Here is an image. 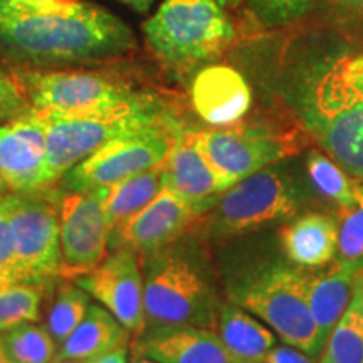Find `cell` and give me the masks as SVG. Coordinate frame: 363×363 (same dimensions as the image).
<instances>
[{
    "label": "cell",
    "instance_id": "cell-1",
    "mask_svg": "<svg viewBox=\"0 0 363 363\" xmlns=\"http://www.w3.org/2000/svg\"><path fill=\"white\" fill-rule=\"evenodd\" d=\"M246 57L261 88L363 182V49L333 27H310L256 40Z\"/></svg>",
    "mask_w": 363,
    "mask_h": 363
},
{
    "label": "cell",
    "instance_id": "cell-2",
    "mask_svg": "<svg viewBox=\"0 0 363 363\" xmlns=\"http://www.w3.org/2000/svg\"><path fill=\"white\" fill-rule=\"evenodd\" d=\"M135 34L106 9L83 0L24 7L0 0V52L21 65H61L123 56Z\"/></svg>",
    "mask_w": 363,
    "mask_h": 363
},
{
    "label": "cell",
    "instance_id": "cell-3",
    "mask_svg": "<svg viewBox=\"0 0 363 363\" xmlns=\"http://www.w3.org/2000/svg\"><path fill=\"white\" fill-rule=\"evenodd\" d=\"M143 271L145 330L216 326L220 303L201 249L179 238L140 257Z\"/></svg>",
    "mask_w": 363,
    "mask_h": 363
},
{
    "label": "cell",
    "instance_id": "cell-4",
    "mask_svg": "<svg viewBox=\"0 0 363 363\" xmlns=\"http://www.w3.org/2000/svg\"><path fill=\"white\" fill-rule=\"evenodd\" d=\"M310 278L306 267L278 262L234 281L229 294L233 303L259 318L283 343L318 358L325 342L308 303Z\"/></svg>",
    "mask_w": 363,
    "mask_h": 363
},
{
    "label": "cell",
    "instance_id": "cell-5",
    "mask_svg": "<svg viewBox=\"0 0 363 363\" xmlns=\"http://www.w3.org/2000/svg\"><path fill=\"white\" fill-rule=\"evenodd\" d=\"M143 30L157 56L184 72L214 61L235 39L233 22L217 0H163Z\"/></svg>",
    "mask_w": 363,
    "mask_h": 363
},
{
    "label": "cell",
    "instance_id": "cell-6",
    "mask_svg": "<svg viewBox=\"0 0 363 363\" xmlns=\"http://www.w3.org/2000/svg\"><path fill=\"white\" fill-rule=\"evenodd\" d=\"M13 81L30 108L56 115H108L162 103L152 94L96 72L19 69L13 72Z\"/></svg>",
    "mask_w": 363,
    "mask_h": 363
},
{
    "label": "cell",
    "instance_id": "cell-7",
    "mask_svg": "<svg viewBox=\"0 0 363 363\" xmlns=\"http://www.w3.org/2000/svg\"><path fill=\"white\" fill-rule=\"evenodd\" d=\"M179 126L170 115L111 140L61 177L67 192H99L169 157Z\"/></svg>",
    "mask_w": 363,
    "mask_h": 363
},
{
    "label": "cell",
    "instance_id": "cell-8",
    "mask_svg": "<svg viewBox=\"0 0 363 363\" xmlns=\"http://www.w3.org/2000/svg\"><path fill=\"white\" fill-rule=\"evenodd\" d=\"M35 111L43 118L45 126V145H48L45 167H48L49 185L61 180L66 172L93 155L103 145L169 115L163 110L162 103L136 108V110L108 113V115L67 116Z\"/></svg>",
    "mask_w": 363,
    "mask_h": 363
},
{
    "label": "cell",
    "instance_id": "cell-9",
    "mask_svg": "<svg viewBox=\"0 0 363 363\" xmlns=\"http://www.w3.org/2000/svg\"><path fill=\"white\" fill-rule=\"evenodd\" d=\"M49 187L4 195L13 252L24 281H44L61 269V197Z\"/></svg>",
    "mask_w": 363,
    "mask_h": 363
},
{
    "label": "cell",
    "instance_id": "cell-10",
    "mask_svg": "<svg viewBox=\"0 0 363 363\" xmlns=\"http://www.w3.org/2000/svg\"><path fill=\"white\" fill-rule=\"evenodd\" d=\"M299 197L281 172L262 169L220 194L206 214L214 238H234L298 214ZM203 214V216H206Z\"/></svg>",
    "mask_w": 363,
    "mask_h": 363
},
{
    "label": "cell",
    "instance_id": "cell-11",
    "mask_svg": "<svg viewBox=\"0 0 363 363\" xmlns=\"http://www.w3.org/2000/svg\"><path fill=\"white\" fill-rule=\"evenodd\" d=\"M194 135L225 189L294 153L291 142L262 126L230 125L194 130Z\"/></svg>",
    "mask_w": 363,
    "mask_h": 363
},
{
    "label": "cell",
    "instance_id": "cell-12",
    "mask_svg": "<svg viewBox=\"0 0 363 363\" xmlns=\"http://www.w3.org/2000/svg\"><path fill=\"white\" fill-rule=\"evenodd\" d=\"M71 281L106 308L131 337H140L147 328L143 271L136 252L125 247L111 249L93 271Z\"/></svg>",
    "mask_w": 363,
    "mask_h": 363
},
{
    "label": "cell",
    "instance_id": "cell-13",
    "mask_svg": "<svg viewBox=\"0 0 363 363\" xmlns=\"http://www.w3.org/2000/svg\"><path fill=\"white\" fill-rule=\"evenodd\" d=\"M110 242V227L101 192H69L61 197V269L59 276L74 279L101 262Z\"/></svg>",
    "mask_w": 363,
    "mask_h": 363
},
{
    "label": "cell",
    "instance_id": "cell-14",
    "mask_svg": "<svg viewBox=\"0 0 363 363\" xmlns=\"http://www.w3.org/2000/svg\"><path fill=\"white\" fill-rule=\"evenodd\" d=\"M43 118L34 108L0 123V179L11 192L49 187Z\"/></svg>",
    "mask_w": 363,
    "mask_h": 363
},
{
    "label": "cell",
    "instance_id": "cell-15",
    "mask_svg": "<svg viewBox=\"0 0 363 363\" xmlns=\"http://www.w3.org/2000/svg\"><path fill=\"white\" fill-rule=\"evenodd\" d=\"M197 212L167 187L138 214L110 233L108 247H125L140 257L160 251L174 242L199 219Z\"/></svg>",
    "mask_w": 363,
    "mask_h": 363
},
{
    "label": "cell",
    "instance_id": "cell-16",
    "mask_svg": "<svg viewBox=\"0 0 363 363\" xmlns=\"http://www.w3.org/2000/svg\"><path fill=\"white\" fill-rule=\"evenodd\" d=\"M163 177L165 187L179 195L201 217L227 190L195 142L194 130L177 128L174 145L163 162Z\"/></svg>",
    "mask_w": 363,
    "mask_h": 363
},
{
    "label": "cell",
    "instance_id": "cell-17",
    "mask_svg": "<svg viewBox=\"0 0 363 363\" xmlns=\"http://www.w3.org/2000/svg\"><path fill=\"white\" fill-rule=\"evenodd\" d=\"M136 338L135 352L158 363H249L235 355L211 328H155L145 330Z\"/></svg>",
    "mask_w": 363,
    "mask_h": 363
},
{
    "label": "cell",
    "instance_id": "cell-18",
    "mask_svg": "<svg viewBox=\"0 0 363 363\" xmlns=\"http://www.w3.org/2000/svg\"><path fill=\"white\" fill-rule=\"evenodd\" d=\"M190 93L195 113L214 128L235 125L252 103L246 76L227 65L202 67L195 74Z\"/></svg>",
    "mask_w": 363,
    "mask_h": 363
},
{
    "label": "cell",
    "instance_id": "cell-19",
    "mask_svg": "<svg viewBox=\"0 0 363 363\" xmlns=\"http://www.w3.org/2000/svg\"><path fill=\"white\" fill-rule=\"evenodd\" d=\"M279 239L293 264L306 269L325 267L337 257L338 220L321 212H310L286 224Z\"/></svg>",
    "mask_w": 363,
    "mask_h": 363
},
{
    "label": "cell",
    "instance_id": "cell-20",
    "mask_svg": "<svg viewBox=\"0 0 363 363\" xmlns=\"http://www.w3.org/2000/svg\"><path fill=\"white\" fill-rule=\"evenodd\" d=\"M130 331L106 308L91 303L76 330L59 345L56 360L91 362L130 342Z\"/></svg>",
    "mask_w": 363,
    "mask_h": 363
},
{
    "label": "cell",
    "instance_id": "cell-21",
    "mask_svg": "<svg viewBox=\"0 0 363 363\" xmlns=\"http://www.w3.org/2000/svg\"><path fill=\"white\" fill-rule=\"evenodd\" d=\"M357 276L358 271L342 264L337 259L330 262L323 271H311L310 283H308V303L323 342H326L331 330L350 306L355 293Z\"/></svg>",
    "mask_w": 363,
    "mask_h": 363
},
{
    "label": "cell",
    "instance_id": "cell-22",
    "mask_svg": "<svg viewBox=\"0 0 363 363\" xmlns=\"http://www.w3.org/2000/svg\"><path fill=\"white\" fill-rule=\"evenodd\" d=\"M216 328L222 342L249 363H261L276 345L274 331L235 303L220 306Z\"/></svg>",
    "mask_w": 363,
    "mask_h": 363
},
{
    "label": "cell",
    "instance_id": "cell-23",
    "mask_svg": "<svg viewBox=\"0 0 363 363\" xmlns=\"http://www.w3.org/2000/svg\"><path fill=\"white\" fill-rule=\"evenodd\" d=\"M165 187L163 163L99 190L110 233L147 207Z\"/></svg>",
    "mask_w": 363,
    "mask_h": 363
},
{
    "label": "cell",
    "instance_id": "cell-24",
    "mask_svg": "<svg viewBox=\"0 0 363 363\" xmlns=\"http://www.w3.org/2000/svg\"><path fill=\"white\" fill-rule=\"evenodd\" d=\"M318 363H363V271L357 276L350 306L326 338Z\"/></svg>",
    "mask_w": 363,
    "mask_h": 363
},
{
    "label": "cell",
    "instance_id": "cell-25",
    "mask_svg": "<svg viewBox=\"0 0 363 363\" xmlns=\"http://www.w3.org/2000/svg\"><path fill=\"white\" fill-rule=\"evenodd\" d=\"M89 299V294L71 279L56 288L45 313V328L52 335L57 348L81 323L91 306Z\"/></svg>",
    "mask_w": 363,
    "mask_h": 363
},
{
    "label": "cell",
    "instance_id": "cell-26",
    "mask_svg": "<svg viewBox=\"0 0 363 363\" xmlns=\"http://www.w3.org/2000/svg\"><path fill=\"white\" fill-rule=\"evenodd\" d=\"M306 170L318 192L338 207H350L357 203L362 182L347 174L328 155L313 150L308 155Z\"/></svg>",
    "mask_w": 363,
    "mask_h": 363
},
{
    "label": "cell",
    "instance_id": "cell-27",
    "mask_svg": "<svg viewBox=\"0 0 363 363\" xmlns=\"http://www.w3.org/2000/svg\"><path fill=\"white\" fill-rule=\"evenodd\" d=\"M0 342L13 363H52L57 355V343L38 321L2 331Z\"/></svg>",
    "mask_w": 363,
    "mask_h": 363
},
{
    "label": "cell",
    "instance_id": "cell-28",
    "mask_svg": "<svg viewBox=\"0 0 363 363\" xmlns=\"http://www.w3.org/2000/svg\"><path fill=\"white\" fill-rule=\"evenodd\" d=\"M44 284L21 281L0 289V333L40 320Z\"/></svg>",
    "mask_w": 363,
    "mask_h": 363
},
{
    "label": "cell",
    "instance_id": "cell-29",
    "mask_svg": "<svg viewBox=\"0 0 363 363\" xmlns=\"http://www.w3.org/2000/svg\"><path fill=\"white\" fill-rule=\"evenodd\" d=\"M337 220V261L360 272L363 271V182L357 203L350 207H340Z\"/></svg>",
    "mask_w": 363,
    "mask_h": 363
},
{
    "label": "cell",
    "instance_id": "cell-30",
    "mask_svg": "<svg viewBox=\"0 0 363 363\" xmlns=\"http://www.w3.org/2000/svg\"><path fill=\"white\" fill-rule=\"evenodd\" d=\"M320 0H247V12L262 29L278 30L310 16Z\"/></svg>",
    "mask_w": 363,
    "mask_h": 363
},
{
    "label": "cell",
    "instance_id": "cell-31",
    "mask_svg": "<svg viewBox=\"0 0 363 363\" xmlns=\"http://www.w3.org/2000/svg\"><path fill=\"white\" fill-rule=\"evenodd\" d=\"M21 281H24V276H22L16 259V252H13L7 208L2 195L0 197V289L21 283Z\"/></svg>",
    "mask_w": 363,
    "mask_h": 363
},
{
    "label": "cell",
    "instance_id": "cell-32",
    "mask_svg": "<svg viewBox=\"0 0 363 363\" xmlns=\"http://www.w3.org/2000/svg\"><path fill=\"white\" fill-rule=\"evenodd\" d=\"M29 103L16 81L0 84V123L29 110Z\"/></svg>",
    "mask_w": 363,
    "mask_h": 363
},
{
    "label": "cell",
    "instance_id": "cell-33",
    "mask_svg": "<svg viewBox=\"0 0 363 363\" xmlns=\"http://www.w3.org/2000/svg\"><path fill=\"white\" fill-rule=\"evenodd\" d=\"M261 363H318L316 358L306 355L305 352L298 350V348L289 347V345H279V347H272L271 352L264 357Z\"/></svg>",
    "mask_w": 363,
    "mask_h": 363
},
{
    "label": "cell",
    "instance_id": "cell-34",
    "mask_svg": "<svg viewBox=\"0 0 363 363\" xmlns=\"http://www.w3.org/2000/svg\"><path fill=\"white\" fill-rule=\"evenodd\" d=\"M86 363H128V343L121 345V347L115 348L106 355H101Z\"/></svg>",
    "mask_w": 363,
    "mask_h": 363
},
{
    "label": "cell",
    "instance_id": "cell-35",
    "mask_svg": "<svg viewBox=\"0 0 363 363\" xmlns=\"http://www.w3.org/2000/svg\"><path fill=\"white\" fill-rule=\"evenodd\" d=\"M331 2L343 12L363 17V0H331Z\"/></svg>",
    "mask_w": 363,
    "mask_h": 363
},
{
    "label": "cell",
    "instance_id": "cell-36",
    "mask_svg": "<svg viewBox=\"0 0 363 363\" xmlns=\"http://www.w3.org/2000/svg\"><path fill=\"white\" fill-rule=\"evenodd\" d=\"M120 2H123L125 6H128L130 9H133V11H136V12L145 13L152 9L153 4H155V0H120Z\"/></svg>",
    "mask_w": 363,
    "mask_h": 363
},
{
    "label": "cell",
    "instance_id": "cell-37",
    "mask_svg": "<svg viewBox=\"0 0 363 363\" xmlns=\"http://www.w3.org/2000/svg\"><path fill=\"white\" fill-rule=\"evenodd\" d=\"M4 2L16 4V6H24V7H43V6H51V4L57 2V0H4Z\"/></svg>",
    "mask_w": 363,
    "mask_h": 363
},
{
    "label": "cell",
    "instance_id": "cell-38",
    "mask_svg": "<svg viewBox=\"0 0 363 363\" xmlns=\"http://www.w3.org/2000/svg\"><path fill=\"white\" fill-rule=\"evenodd\" d=\"M0 363H13L11 360V357L7 355V352H6V348H4L2 342H0Z\"/></svg>",
    "mask_w": 363,
    "mask_h": 363
},
{
    "label": "cell",
    "instance_id": "cell-39",
    "mask_svg": "<svg viewBox=\"0 0 363 363\" xmlns=\"http://www.w3.org/2000/svg\"><path fill=\"white\" fill-rule=\"evenodd\" d=\"M217 2H219L224 9H227V7H238L242 0H217Z\"/></svg>",
    "mask_w": 363,
    "mask_h": 363
},
{
    "label": "cell",
    "instance_id": "cell-40",
    "mask_svg": "<svg viewBox=\"0 0 363 363\" xmlns=\"http://www.w3.org/2000/svg\"><path fill=\"white\" fill-rule=\"evenodd\" d=\"M133 363H158V362L152 360V358H150V357H145V355H140V353H136Z\"/></svg>",
    "mask_w": 363,
    "mask_h": 363
},
{
    "label": "cell",
    "instance_id": "cell-41",
    "mask_svg": "<svg viewBox=\"0 0 363 363\" xmlns=\"http://www.w3.org/2000/svg\"><path fill=\"white\" fill-rule=\"evenodd\" d=\"M9 192H11V190H9V187L6 185V182L0 179V197H2V195L9 194Z\"/></svg>",
    "mask_w": 363,
    "mask_h": 363
},
{
    "label": "cell",
    "instance_id": "cell-42",
    "mask_svg": "<svg viewBox=\"0 0 363 363\" xmlns=\"http://www.w3.org/2000/svg\"><path fill=\"white\" fill-rule=\"evenodd\" d=\"M12 78H9L7 74H4V72H0V84H6V83H11Z\"/></svg>",
    "mask_w": 363,
    "mask_h": 363
},
{
    "label": "cell",
    "instance_id": "cell-43",
    "mask_svg": "<svg viewBox=\"0 0 363 363\" xmlns=\"http://www.w3.org/2000/svg\"><path fill=\"white\" fill-rule=\"evenodd\" d=\"M52 363H81V362H72V360H54Z\"/></svg>",
    "mask_w": 363,
    "mask_h": 363
}]
</instances>
